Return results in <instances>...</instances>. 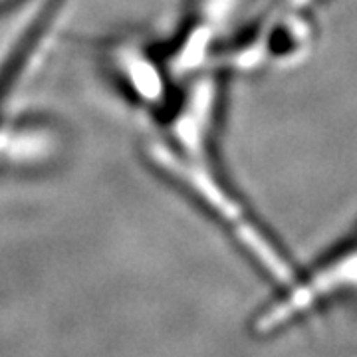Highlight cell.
<instances>
[{
  "label": "cell",
  "instance_id": "cell-1",
  "mask_svg": "<svg viewBox=\"0 0 357 357\" xmlns=\"http://www.w3.org/2000/svg\"><path fill=\"white\" fill-rule=\"evenodd\" d=\"M62 10L64 0H36L0 44V112L36 64Z\"/></svg>",
  "mask_w": 357,
  "mask_h": 357
},
{
  "label": "cell",
  "instance_id": "cell-2",
  "mask_svg": "<svg viewBox=\"0 0 357 357\" xmlns=\"http://www.w3.org/2000/svg\"><path fill=\"white\" fill-rule=\"evenodd\" d=\"M217 79L208 76L195 82L169 123L171 137L177 143L173 147L204 165H211L208 147L217 119Z\"/></svg>",
  "mask_w": 357,
  "mask_h": 357
},
{
  "label": "cell",
  "instance_id": "cell-4",
  "mask_svg": "<svg viewBox=\"0 0 357 357\" xmlns=\"http://www.w3.org/2000/svg\"><path fill=\"white\" fill-rule=\"evenodd\" d=\"M112 66L121 84L145 105H161L167 98V77L153 58L139 46L121 44L112 54Z\"/></svg>",
  "mask_w": 357,
  "mask_h": 357
},
{
  "label": "cell",
  "instance_id": "cell-3",
  "mask_svg": "<svg viewBox=\"0 0 357 357\" xmlns=\"http://www.w3.org/2000/svg\"><path fill=\"white\" fill-rule=\"evenodd\" d=\"M58 149V133L48 126H0V173L36 169L54 159Z\"/></svg>",
  "mask_w": 357,
  "mask_h": 357
},
{
  "label": "cell",
  "instance_id": "cell-5",
  "mask_svg": "<svg viewBox=\"0 0 357 357\" xmlns=\"http://www.w3.org/2000/svg\"><path fill=\"white\" fill-rule=\"evenodd\" d=\"M312 2L314 0H276L272 10L260 20V24L256 28L255 34L250 36V40L248 42L244 40L243 44H241V48L234 52L232 62L243 66V68L255 64L258 52H260V48L266 44L268 40L272 38L290 18L296 20L300 10H304V6L312 4Z\"/></svg>",
  "mask_w": 357,
  "mask_h": 357
},
{
  "label": "cell",
  "instance_id": "cell-6",
  "mask_svg": "<svg viewBox=\"0 0 357 357\" xmlns=\"http://www.w3.org/2000/svg\"><path fill=\"white\" fill-rule=\"evenodd\" d=\"M6 2H10V0H0V6H4Z\"/></svg>",
  "mask_w": 357,
  "mask_h": 357
}]
</instances>
